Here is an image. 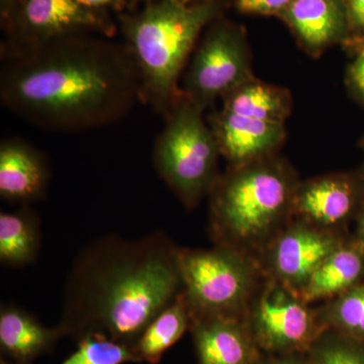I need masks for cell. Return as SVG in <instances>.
<instances>
[{"instance_id": "cell-1", "label": "cell", "mask_w": 364, "mask_h": 364, "mask_svg": "<svg viewBox=\"0 0 364 364\" xmlns=\"http://www.w3.org/2000/svg\"><path fill=\"white\" fill-rule=\"evenodd\" d=\"M0 100L43 130L78 133L112 126L143 104L138 72L123 43L69 36L0 47Z\"/></svg>"}, {"instance_id": "cell-2", "label": "cell", "mask_w": 364, "mask_h": 364, "mask_svg": "<svg viewBox=\"0 0 364 364\" xmlns=\"http://www.w3.org/2000/svg\"><path fill=\"white\" fill-rule=\"evenodd\" d=\"M177 250L160 231L136 240L109 235L85 246L66 282L58 324L64 337L100 334L133 348L183 291Z\"/></svg>"}, {"instance_id": "cell-3", "label": "cell", "mask_w": 364, "mask_h": 364, "mask_svg": "<svg viewBox=\"0 0 364 364\" xmlns=\"http://www.w3.org/2000/svg\"><path fill=\"white\" fill-rule=\"evenodd\" d=\"M298 186L287 164L272 156L230 167L210 193V233L215 245L258 260L291 222Z\"/></svg>"}, {"instance_id": "cell-4", "label": "cell", "mask_w": 364, "mask_h": 364, "mask_svg": "<svg viewBox=\"0 0 364 364\" xmlns=\"http://www.w3.org/2000/svg\"><path fill=\"white\" fill-rule=\"evenodd\" d=\"M214 0L186 4L153 0L139 13L122 14L124 43L138 72L144 105L164 117L181 93L182 71L203 28L214 21Z\"/></svg>"}, {"instance_id": "cell-5", "label": "cell", "mask_w": 364, "mask_h": 364, "mask_svg": "<svg viewBox=\"0 0 364 364\" xmlns=\"http://www.w3.org/2000/svg\"><path fill=\"white\" fill-rule=\"evenodd\" d=\"M203 112L181 91L163 117L164 128L153 151L158 174L189 210L210 196L220 177L221 151Z\"/></svg>"}, {"instance_id": "cell-6", "label": "cell", "mask_w": 364, "mask_h": 364, "mask_svg": "<svg viewBox=\"0 0 364 364\" xmlns=\"http://www.w3.org/2000/svg\"><path fill=\"white\" fill-rule=\"evenodd\" d=\"M177 261L191 317H244L265 277L256 258L223 246L178 247Z\"/></svg>"}, {"instance_id": "cell-7", "label": "cell", "mask_w": 364, "mask_h": 364, "mask_svg": "<svg viewBox=\"0 0 364 364\" xmlns=\"http://www.w3.org/2000/svg\"><path fill=\"white\" fill-rule=\"evenodd\" d=\"M4 33L1 47H28L78 35L114 38L117 26L109 9L83 6L77 0H0Z\"/></svg>"}, {"instance_id": "cell-8", "label": "cell", "mask_w": 364, "mask_h": 364, "mask_svg": "<svg viewBox=\"0 0 364 364\" xmlns=\"http://www.w3.org/2000/svg\"><path fill=\"white\" fill-rule=\"evenodd\" d=\"M253 78L251 54L243 35L233 26L217 23L189 60L181 90L205 109Z\"/></svg>"}, {"instance_id": "cell-9", "label": "cell", "mask_w": 364, "mask_h": 364, "mask_svg": "<svg viewBox=\"0 0 364 364\" xmlns=\"http://www.w3.org/2000/svg\"><path fill=\"white\" fill-rule=\"evenodd\" d=\"M254 336L269 350L301 349L318 330V316L299 294L265 275L246 310Z\"/></svg>"}, {"instance_id": "cell-10", "label": "cell", "mask_w": 364, "mask_h": 364, "mask_svg": "<svg viewBox=\"0 0 364 364\" xmlns=\"http://www.w3.org/2000/svg\"><path fill=\"white\" fill-rule=\"evenodd\" d=\"M344 241L339 233L294 220L268 244L258 262L267 277L299 296L321 263Z\"/></svg>"}, {"instance_id": "cell-11", "label": "cell", "mask_w": 364, "mask_h": 364, "mask_svg": "<svg viewBox=\"0 0 364 364\" xmlns=\"http://www.w3.org/2000/svg\"><path fill=\"white\" fill-rule=\"evenodd\" d=\"M363 184L348 176L318 177L299 184L294 195L296 220L339 233L360 208Z\"/></svg>"}, {"instance_id": "cell-12", "label": "cell", "mask_w": 364, "mask_h": 364, "mask_svg": "<svg viewBox=\"0 0 364 364\" xmlns=\"http://www.w3.org/2000/svg\"><path fill=\"white\" fill-rule=\"evenodd\" d=\"M218 145L230 167L272 156L286 138L284 124L269 123L221 109L210 117Z\"/></svg>"}, {"instance_id": "cell-13", "label": "cell", "mask_w": 364, "mask_h": 364, "mask_svg": "<svg viewBox=\"0 0 364 364\" xmlns=\"http://www.w3.org/2000/svg\"><path fill=\"white\" fill-rule=\"evenodd\" d=\"M51 179L49 163L37 148L20 138L0 144V196L28 205L44 198Z\"/></svg>"}, {"instance_id": "cell-14", "label": "cell", "mask_w": 364, "mask_h": 364, "mask_svg": "<svg viewBox=\"0 0 364 364\" xmlns=\"http://www.w3.org/2000/svg\"><path fill=\"white\" fill-rule=\"evenodd\" d=\"M191 330L200 364H252L253 349L244 317L196 316Z\"/></svg>"}, {"instance_id": "cell-15", "label": "cell", "mask_w": 364, "mask_h": 364, "mask_svg": "<svg viewBox=\"0 0 364 364\" xmlns=\"http://www.w3.org/2000/svg\"><path fill=\"white\" fill-rule=\"evenodd\" d=\"M64 334L46 327L35 316L14 304L0 308V356L16 364H33L55 348Z\"/></svg>"}, {"instance_id": "cell-16", "label": "cell", "mask_w": 364, "mask_h": 364, "mask_svg": "<svg viewBox=\"0 0 364 364\" xmlns=\"http://www.w3.org/2000/svg\"><path fill=\"white\" fill-rule=\"evenodd\" d=\"M364 280V247L358 240L344 241L313 273L299 298L306 304L341 296Z\"/></svg>"}, {"instance_id": "cell-17", "label": "cell", "mask_w": 364, "mask_h": 364, "mask_svg": "<svg viewBox=\"0 0 364 364\" xmlns=\"http://www.w3.org/2000/svg\"><path fill=\"white\" fill-rule=\"evenodd\" d=\"M284 14L312 55L331 45L341 33L342 16L335 0H293Z\"/></svg>"}, {"instance_id": "cell-18", "label": "cell", "mask_w": 364, "mask_h": 364, "mask_svg": "<svg viewBox=\"0 0 364 364\" xmlns=\"http://www.w3.org/2000/svg\"><path fill=\"white\" fill-rule=\"evenodd\" d=\"M223 109L269 123L284 124L291 111L289 91L251 79L222 98Z\"/></svg>"}, {"instance_id": "cell-19", "label": "cell", "mask_w": 364, "mask_h": 364, "mask_svg": "<svg viewBox=\"0 0 364 364\" xmlns=\"http://www.w3.org/2000/svg\"><path fill=\"white\" fill-rule=\"evenodd\" d=\"M41 248L40 220L28 205L0 214V262L21 268L32 264Z\"/></svg>"}, {"instance_id": "cell-20", "label": "cell", "mask_w": 364, "mask_h": 364, "mask_svg": "<svg viewBox=\"0 0 364 364\" xmlns=\"http://www.w3.org/2000/svg\"><path fill=\"white\" fill-rule=\"evenodd\" d=\"M191 309L183 291L147 326L133 350L141 363L158 364L165 352L191 329Z\"/></svg>"}, {"instance_id": "cell-21", "label": "cell", "mask_w": 364, "mask_h": 364, "mask_svg": "<svg viewBox=\"0 0 364 364\" xmlns=\"http://www.w3.org/2000/svg\"><path fill=\"white\" fill-rule=\"evenodd\" d=\"M141 363L132 347L100 334H90L77 341V348L60 364Z\"/></svg>"}, {"instance_id": "cell-22", "label": "cell", "mask_w": 364, "mask_h": 364, "mask_svg": "<svg viewBox=\"0 0 364 364\" xmlns=\"http://www.w3.org/2000/svg\"><path fill=\"white\" fill-rule=\"evenodd\" d=\"M325 317L333 326L354 339L364 340V280L330 301Z\"/></svg>"}, {"instance_id": "cell-23", "label": "cell", "mask_w": 364, "mask_h": 364, "mask_svg": "<svg viewBox=\"0 0 364 364\" xmlns=\"http://www.w3.org/2000/svg\"><path fill=\"white\" fill-rule=\"evenodd\" d=\"M314 364H364V353L345 345H331L316 354Z\"/></svg>"}, {"instance_id": "cell-24", "label": "cell", "mask_w": 364, "mask_h": 364, "mask_svg": "<svg viewBox=\"0 0 364 364\" xmlns=\"http://www.w3.org/2000/svg\"><path fill=\"white\" fill-rule=\"evenodd\" d=\"M293 0H237V7L244 14L284 13Z\"/></svg>"}, {"instance_id": "cell-25", "label": "cell", "mask_w": 364, "mask_h": 364, "mask_svg": "<svg viewBox=\"0 0 364 364\" xmlns=\"http://www.w3.org/2000/svg\"><path fill=\"white\" fill-rule=\"evenodd\" d=\"M83 6L95 9H112L116 11H123L124 7H128V0H77Z\"/></svg>"}, {"instance_id": "cell-26", "label": "cell", "mask_w": 364, "mask_h": 364, "mask_svg": "<svg viewBox=\"0 0 364 364\" xmlns=\"http://www.w3.org/2000/svg\"><path fill=\"white\" fill-rule=\"evenodd\" d=\"M350 79L355 90L364 98V53L351 67Z\"/></svg>"}, {"instance_id": "cell-27", "label": "cell", "mask_w": 364, "mask_h": 364, "mask_svg": "<svg viewBox=\"0 0 364 364\" xmlns=\"http://www.w3.org/2000/svg\"><path fill=\"white\" fill-rule=\"evenodd\" d=\"M350 11L354 23L364 28V0H350Z\"/></svg>"}, {"instance_id": "cell-28", "label": "cell", "mask_w": 364, "mask_h": 364, "mask_svg": "<svg viewBox=\"0 0 364 364\" xmlns=\"http://www.w3.org/2000/svg\"><path fill=\"white\" fill-rule=\"evenodd\" d=\"M358 236L356 240L361 244L364 247V208L361 210L360 215H359L358 223Z\"/></svg>"}, {"instance_id": "cell-29", "label": "cell", "mask_w": 364, "mask_h": 364, "mask_svg": "<svg viewBox=\"0 0 364 364\" xmlns=\"http://www.w3.org/2000/svg\"><path fill=\"white\" fill-rule=\"evenodd\" d=\"M151 1H153V0H128V9L133 11L136 7L145 6Z\"/></svg>"}, {"instance_id": "cell-30", "label": "cell", "mask_w": 364, "mask_h": 364, "mask_svg": "<svg viewBox=\"0 0 364 364\" xmlns=\"http://www.w3.org/2000/svg\"><path fill=\"white\" fill-rule=\"evenodd\" d=\"M0 364H16L13 363V361L9 360V359L4 358V356H0Z\"/></svg>"}, {"instance_id": "cell-31", "label": "cell", "mask_w": 364, "mask_h": 364, "mask_svg": "<svg viewBox=\"0 0 364 364\" xmlns=\"http://www.w3.org/2000/svg\"><path fill=\"white\" fill-rule=\"evenodd\" d=\"M270 364H299V363H293V361L282 360V361H275V363H272Z\"/></svg>"}, {"instance_id": "cell-32", "label": "cell", "mask_w": 364, "mask_h": 364, "mask_svg": "<svg viewBox=\"0 0 364 364\" xmlns=\"http://www.w3.org/2000/svg\"><path fill=\"white\" fill-rule=\"evenodd\" d=\"M181 1L186 2V4H191V2L195 1V0H181ZM203 1H208V0H200V2Z\"/></svg>"}]
</instances>
